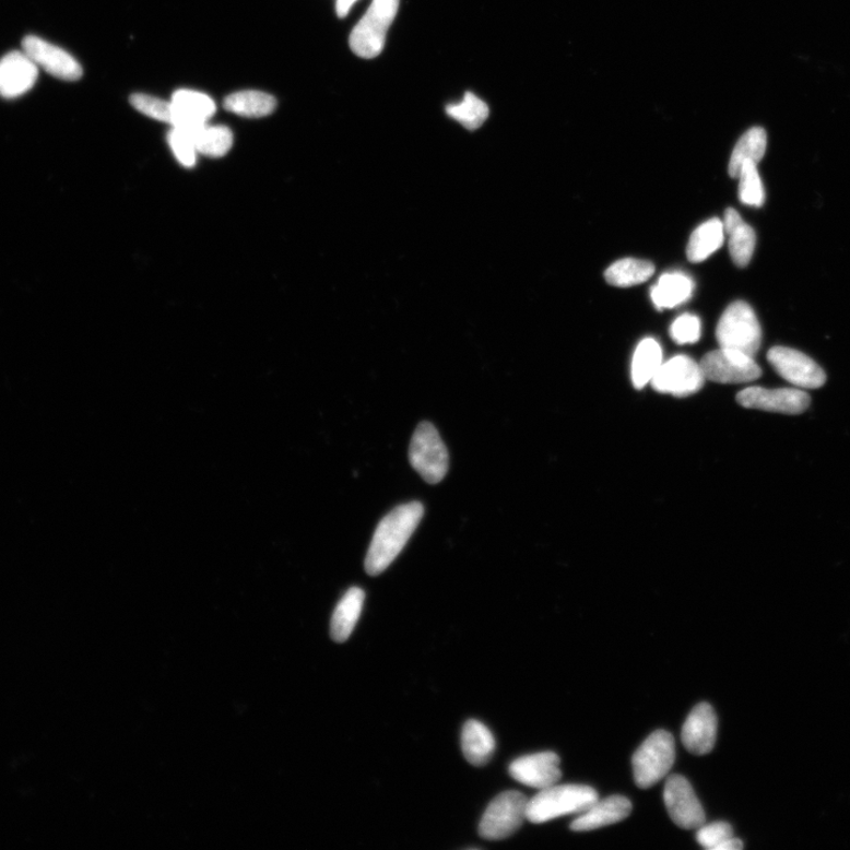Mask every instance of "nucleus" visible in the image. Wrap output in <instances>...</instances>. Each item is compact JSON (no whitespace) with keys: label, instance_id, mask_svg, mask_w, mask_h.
I'll list each match as a JSON object with an SVG mask.
<instances>
[{"label":"nucleus","instance_id":"72a5a7b5","mask_svg":"<svg viewBox=\"0 0 850 850\" xmlns=\"http://www.w3.org/2000/svg\"><path fill=\"white\" fill-rule=\"evenodd\" d=\"M734 837V829L728 824L713 823L711 825H703L697 829L696 839L701 847L706 849L715 850L718 845Z\"/></svg>","mask_w":850,"mask_h":850},{"label":"nucleus","instance_id":"f8f14e48","mask_svg":"<svg viewBox=\"0 0 850 850\" xmlns=\"http://www.w3.org/2000/svg\"><path fill=\"white\" fill-rule=\"evenodd\" d=\"M737 402L746 409L762 412L800 415L811 405V396L800 389H766L753 387L737 394Z\"/></svg>","mask_w":850,"mask_h":850},{"label":"nucleus","instance_id":"6ab92c4d","mask_svg":"<svg viewBox=\"0 0 850 850\" xmlns=\"http://www.w3.org/2000/svg\"><path fill=\"white\" fill-rule=\"evenodd\" d=\"M724 231L729 236V251L739 268H746L755 252L756 233L743 222L740 213L728 209L724 215Z\"/></svg>","mask_w":850,"mask_h":850},{"label":"nucleus","instance_id":"4be33fe9","mask_svg":"<svg viewBox=\"0 0 850 850\" xmlns=\"http://www.w3.org/2000/svg\"><path fill=\"white\" fill-rule=\"evenodd\" d=\"M694 287L692 278L682 273H666L651 288V298L659 311L673 309L692 298Z\"/></svg>","mask_w":850,"mask_h":850},{"label":"nucleus","instance_id":"2eb2a0df","mask_svg":"<svg viewBox=\"0 0 850 850\" xmlns=\"http://www.w3.org/2000/svg\"><path fill=\"white\" fill-rule=\"evenodd\" d=\"M38 69L23 50L4 56L0 60V96L12 99L32 91L38 79Z\"/></svg>","mask_w":850,"mask_h":850},{"label":"nucleus","instance_id":"c756f323","mask_svg":"<svg viewBox=\"0 0 850 850\" xmlns=\"http://www.w3.org/2000/svg\"><path fill=\"white\" fill-rule=\"evenodd\" d=\"M740 199L747 206H764L766 196L764 184H762L757 164L745 163L740 172Z\"/></svg>","mask_w":850,"mask_h":850},{"label":"nucleus","instance_id":"9b49d317","mask_svg":"<svg viewBox=\"0 0 850 850\" xmlns=\"http://www.w3.org/2000/svg\"><path fill=\"white\" fill-rule=\"evenodd\" d=\"M664 802L670 817L678 827L690 830L706 824V812L693 786L684 776H669L664 788Z\"/></svg>","mask_w":850,"mask_h":850},{"label":"nucleus","instance_id":"473e14b6","mask_svg":"<svg viewBox=\"0 0 850 850\" xmlns=\"http://www.w3.org/2000/svg\"><path fill=\"white\" fill-rule=\"evenodd\" d=\"M700 320L694 315L685 314L674 320L670 334L677 344H693L700 339Z\"/></svg>","mask_w":850,"mask_h":850},{"label":"nucleus","instance_id":"cd10ccee","mask_svg":"<svg viewBox=\"0 0 850 850\" xmlns=\"http://www.w3.org/2000/svg\"><path fill=\"white\" fill-rule=\"evenodd\" d=\"M198 153L210 157H223L232 149L233 133L226 126L209 123L194 130Z\"/></svg>","mask_w":850,"mask_h":850},{"label":"nucleus","instance_id":"9d476101","mask_svg":"<svg viewBox=\"0 0 850 850\" xmlns=\"http://www.w3.org/2000/svg\"><path fill=\"white\" fill-rule=\"evenodd\" d=\"M700 365L687 356H676L663 363L651 379L653 389L661 393L687 398L705 386Z\"/></svg>","mask_w":850,"mask_h":850},{"label":"nucleus","instance_id":"5701e85b","mask_svg":"<svg viewBox=\"0 0 850 850\" xmlns=\"http://www.w3.org/2000/svg\"><path fill=\"white\" fill-rule=\"evenodd\" d=\"M724 225L721 220L711 219L693 233L686 248L688 261L694 263L706 261L724 243Z\"/></svg>","mask_w":850,"mask_h":850},{"label":"nucleus","instance_id":"6e6552de","mask_svg":"<svg viewBox=\"0 0 850 850\" xmlns=\"http://www.w3.org/2000/svg\"><path fill=\"white\" fill-rule=\"evenodd\" d=\"M699 365L706 379L721 385L749 383L762 375L754 357L723 347L711 351Z\"/></svg>","mask_w":850,"mask_h":850},{"label":"nucleus","instance_id":"f3484780","mask_svg":"<svg viewBox=\"0 0 850 850\" xmlns=\"http://www.w3.org/2000/svg\"><path fill=\"white\" fill-rule=\"evenodd\" d=\"M173 127L197 130L206 125L216 111L215 102L206 94L181 90L173 94Z\"/></svg>","mask_w":850,"mask_h":850},{"label":"nucleus","instance_id":"dca6fc26","mask_svg":"<svg viewBox=\"0 0 850 850\" xmlns=\"http://www.w3.org/2000/svg\"><path fill=\"white\" fill-rule=\"evenodd\" d=\"M717 740V716L708 703H700L687 716L682 742L687 752L703 756L712 752Z\"/></svg>","mask_w":850,"mask_h":850},{"label":"nucleus","instance_id":"ddd939ff","mask_svg":"<svg viewBox=\"0 0 850 850\" xmlns=\"http://www.w3.org/2000/svg\"><path fill=\"white\" fill-rule=\"evenodd\" d=\"M22 50L35 64L63 81H78L83 75L81 64L69 52L37 36H27L22 42Z\"/></svg>","mask_w":850,"mask_h":850},{"label":"nucleus","instance_id":"4468645a","mask_svg":"<svg viewBox=\"0 0 850 850\" xmlns=\"http://www.w3.org/2000/svg\"><path fill=\"white\" fill-rule=\"evenodd\" d=\"M560 758L552 752L523 756L509 767V774L518 782L536 789H545L562 779Z\"/></svg>","mask_w":850,"mask_h":850},{"label":"nucleus","instance_id":"2f4dec72","mask_svg":"<svg viewBox=\"0 0 850 850\" xmlns=\"http://www.w3.org/2000/svg\"><path fill=\"white\" fill-rule=\"evenodd\" d=\"M130 104L137 110L152 119L172 125L173 109L170 102L154 96L135 94L130 97Z\"/></svg>","mask_w":850,"mask_h":850},{"label":"nucleus","instance_id":"a878e982","mask_svg":"<svg viewBox=\"0 0 850 850\" xmlns=\"http://www.w3.org/2000/svg\"><path fill=\"white\" fill-rule=\"evenodd\" d=\"M653 273L652 262L627 258L612 263L605 272V280L612 286L631 287L648 282Z\"/></svg>","mask_w":850,"mask_h":850},{"label":"nucleus","instance_id":"aec40b11","mask_svg":"<svg viewBox=\"0 0 850 850\" xmlns=\"http://www.w3.org/2000/svg\"><path fill=\"white\" fill-rule=\"evenodd\" d=\"M461 744L465 759L475 767L486 766L492 759L496 746L491 730L475 720L464 724Z\"/></svg>","mask_w":850,"mask_h":850},{"label":"nucleus","instance_id":"20e7f679","mask_svg":"<svg viewBox=\"0 0 850 850\" xmlns=\"http://www.w3.org/2000/svg\"><path fill=\"white\" fill-rule=\"evenodd\" d=\"M399 8L400 0H373L370 8L351 33V49L368 60L382 52L389 27Z\"/></svg>","mask_w":850,"mask_h":850},{"label":"nucleus","instance_id":"a211bd4d","mask_svg":"<svg viewBox=\"0 0 850 850\" xmlns=\"http://www.w3.org/2000/svg\"><path fill=\"white\" fill-rule=\"evenodd\" d=\"M633 812V803L619 795L598 800L570 825L575 831H590L618 824Z\"/></svg>","mask_w":850,"mask_h":850},{"label":"nucleus","instance_id":"39448f33","mask_svg":"<svg viewBox=\"0 0 850 850\" xmlns=\"http://www.w3.org/2000/svg\"><path fill=\"white\" fill-rule=\"evenodd\" d=\"M676 758L674 739L665 730H657L645 741L633 757L635 781L648 789L669 775Z\"/></svg>","mask_w":850,"mask_h":850},{"label":"nucleus","instance_id":"7c9ffc66","mask_svg":"<svg viewBox=\"0 0 850 850\" xmlns=\"http://www.w3.org/2000/svg\"><path fill=\"white\" fill-rule=\"evenodd\" d=\"M168 143L175 157L186 168H192L197 165L198 149L194 138V130L173 127L168 134Z\"/></svg>","mask_w":850,"mask_h":850},{"label":"nucleus","instance_id":"f257e3e1","mask_svg":"<svg viewBox=\"0 0 850 850\" xmlns=\"http://www.w3.org/2000/svg\"><path fill=\"white\" fill-rule=\"evenodd\" d=\"M423 516V505L414 501L396 507L379 522L366 554V574L373 577L383 574L415 533Z\"/></svg>","mask_w":850,"mask_h":850},{"label":"nucleus","instance_id":"1a4fd4ad","mask_svg":"<svg viewBox=\"0 0 850 850\" xmlns=\"http://www.w3.org/2000/svg\"><path fill=\"white\" fill-rule=\"evenodd\" d=\"M768 361L776 373L798 388L818 389L826 383L827 375L824 369L811 357L795 349L771 347Z\"/></svg>","mask_w":850,"mask_h":850},{"label":"nucleus","instance_id":"c85d7f7f","mask_svg":"<svg viewBox=\"0 0 850 850\" xmlns=\"http://www.w3.org/2000/svg\"><path fill=\"white\" fill-rule=\"evenodd\" d=\"M447 114L451 119L461 123L468 130H476L486 122L489 116V108L486 102H483L473 93H465L460 104L449 105Z\"/></svg>","mask_w":850,"mask_h":850},{"label":"nucleus","instance_id":"f03ea898","mask_svg":"<svg viewBox=\"0 0 850 850\" xmlns=\"http://www.w3.org/2000/svg\"><path fill=\"white\" fill-rule=\"evenodd\" d=\"M599 800L597 790L589 786L565 784L541 789L529 800L527 819L532 824H544L556 817L581 814Z\"/></svg>","mask_w":850,"mask_h":850},{"label":"nucleus","instance_id":"b1692460","mask_svg":"<svg viewBox=\"0 0 850 850\" xmlns=\"http://www.w3.org/2000/svg\"><path fill=\"white\" fill-rule=\"evenodd\" d=\"M767 151V133L764 128L754 127L746 131L735 145L729 164V174L732 179H737L741 168L745 163L758 164Z\"/></svg>","mask_w":850,"mask_h":850},{"label":"nucleus","instance_id":"393cba45","mask_svg":"<svg viewBox=\"0 0 850 850\" xmlns=\"http://www.w3.org/2000/svg\"><path fill=\"white\" fill-rule=\"evenodd\" d=\"M662 364L663 350L661 345L652 339L641 341L636 349L633 361L631 377L634 386L637 389L647 387Z\"/></svg>","mask_w":850,"mask_h":850},{"label":"nucleus","instance_id":"c9c22d12","mask_svg":"<svg viewBox=\"0 0 850 850\" xmlns=\"http://www.w3.org/2000/svg\"><path fill=\"white\" fill-rule=\"evenodd\" d=\"M743 842L740 839L732 837L731 839L718 845L715 850H741Z\"/></svg>","mask_w":850,"mask_h":850},{"label":"nucleus","instance_id":"412c9836","mask_svg":"<svg viewBox=\"0 0 850 850\" xmlns=\"http://www.w3.org/2000/svg\"><path fill=\"white\" fill-rule=\"evenodd\" d=\"M365 602V592L359 588L350 589L337 605L331 619V637L337 642L346 641L361 618Z\"/></svg>","mask_w":850,"mask_h":850},{"label":"nucleus","instance_id":"bb28decb","mask_svg":"<svg viewBox=\"0 0 850 850\" xmlns=\"http://www.w3.org/2000/svg\"><path fill=\"white\" fill-rule=\"evenodd\" d=\"M224 107L233 114L258 119L272 114L276 108V101L267 93L245 91L229 95Z\"/></svg>","mask_w":850,"mask_h":850},{"label":"nucleus","instance_id":"f704fd0d","mask_svg":"<svg viewBox=\"0 0 850 850\" xmlns=\"http://www.w3.org/2000/svg\"><path fill=\"white\" fill-rule=\"evenodd\" d=\"M357 0H337L335 10L339 17L345 19L351 8H353Z\"/></svg>","mask_w":850,"mask_h":850},{"label":"nucleus","instance_id":"7ed1b4c3","mask_svg":"<svg viewBox=\"0 0 850 850\" xmlns=\"http://www.w3.org/2000/svg\"><path fill=\"white\" fill-rule=\"evenodd\" d=\"M716 339L723 349L755 357L762 343V329L752 306L744 302L729 305L718 321Z\"/></svg>","mask_w":850,"mask_h":850},{"label":"nucleus","instance_id":"0eeeda50","mask_svg":"<svg viewBox=\"0 0 850 850\" xmlns=\"http://www.w3.org/2000/svg\"><path fill=\"white\" fill-rule=\"evenodd\" d=\"M527 805L529 799L520 791H505L496 796L481 819L480 837L492 841L511 837L527 819Z\"/></svg>","mask_w":850,"mask_h":850},{"label":"nucleus","instance_id":"423d86ee","mask_svg":"<svg viewBox=\"0 0 850 850\" xmlns=\"http://www.w3.org/2000/svg\"><path fill=\"white\" fill-rule=\"evenodd\" d=\"M409 460L425 482L437 485L449 469V456L446 445L437 429L429 422H422L409 448Z\"/></svg>","mask_w":850,"mask_h":850}]
</instances>
